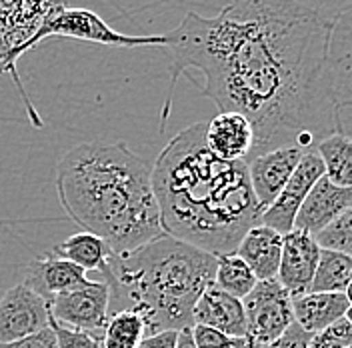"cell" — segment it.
Returning <instances> with one entry per match:
<instances>
[{"label": "cell", "mask_w": 352, "mask_h": 348, "mask_svg": "<svg viewBox=\"0 0 352 348\" xmlns=\"http://www.w3.org/2000/svg\"><path fill=\"white\" fill-rule=\"evenodd\" d=\"M330 24L292 0H234L217 17L186 12L166 32L170 87L164 131L180 72L197 68L202 94L220 112H241L254 129L252 156L298 146L305 153L336 131L327 70ZM244 160V162H246Z\"/></svg>", "instance_id": "cell-1"}, {"label": "cell", "mask_w": 352, "mask_h": 348, "mask_svg": "<svg viewBox=\"0 0 352 348\" xmlns=\"http://www.w3.org/2000/svg\"><path fill=\"white\" fill-rule=\"evenodd\" d=\"M206 122L180 131L153 164L162 230L214 257L234 252L261 224L244 160H222L206 144Z\"/></svg>", "instance_id": "cell-2"}, {"label": "cell", "mask_w": 352, "mask_h": 348, "mask_svg": "<svg viewBox=\"0 0 352 348\" xmlns=\"http://www.w3.org/2000/svg\"><path fill=\"white\" fill-rule=\"evenodd\" d=\"M65 213L85 232L126 254L164 235L153 186V164L124 142H87L63 156L54 171Z\"/></svg>", "instance_id": "cell-3"}, {"label": "cell", "mask_w": 352, "mask_h": 348, "mask_svg": "<svg viewBox=\"0 0 352 348\" xmlns=\"http://www.w3.org/2000/svg\"><path fill=\"white\" fill-rule=\"evenodd\" d=\"M217 257L162 235L126 254H110L102 281L109 284L110 314L132 310L148 334L192 328L200 294L214 284Z\"/></svg>", "instance_id": "cell-4"}, {"label": "cell", "mask_w": 352, "mask_h": 348, "mask_svg": "<svg viewBox=\"0 0 352 348\" xmlns=\"http://www.w3.org/2000/svg\"><path fill=\"white\" fill-rule=\"evenodd\" d=\"M65 6V0H0V74L12 76L34 127H43V122L22 88L16 63L21 58L22 46L30 41V36L43 26L44 21H48Z\"/></svg>", "instance_id": "cell-5"}, {"label": "cell", "mask_w": 352, "mask_h": 348, "mask_svg": "<svg viewBox=\"0 0 352 348\" xmlns=\"http://www.w3.org/2000/svg\"><path fill=\"white\" fill-rule=\"evenodd\" d=\"M60 36V39H72L82 43H96L104 46H118V48H140V46H156L164 48L166 39L164 34H153V36H132L118 32L112 28L104 19H100L94 10L88 8H70L65 6L56 14H52L43 26L30 36V41L21 48V56L36 48L46 39Z\"/></svg>", "instance_id": "cell-6"}, {"label": "cell", "mask_w": 352, "mask_h": 348, "mask_svg": "<svg viewBox=\"0 0 352 348\" xmlns=\"http://www.w3.org/2000/svg\"><path fill=\"white\" fill-rule=\"evenodd\" d=\"M242 306L246 316V336L256 347L274 342L294 323L292 296L276 279L258 281L250 294L242 298Z\"/></svg>", "instance_id": "cell-7"}, {"label": "cell", "mask_w": 352, "mask_h": 348, "mask_svg": "<svg viewBox=\"0 0 352 348\" xmlns=\"http://www.w3.org/2000/svg\"><path fill=\"white\" fill-rule=\"evenodd\" d=\"M48 306L50 316L58 325L100 334L110 314L109 284L104 281H88L85 286L54 294Z\"/></svg>", "instance_id": "cell-8"}, {"label": "cell", "mask_w": 352, "mask_h": 348, "mask_svg": "<svg viewBox=\"0 0 352 348\" xmlns=\"http://www.w3.org/2000/svg\"><path fill=\"white\" fill-rule=\"evenodd\" d=\"M50 327V306L28 283L8 288L0 298V345L21 340Z\"/></svg>", "instance_id": "cell-9"}, {"label": "cell", "mask_w": 352, "mask_h": 348, "mask_svg": "<svg viewBox=\"0 0 352 348\" xmlns=\"http://www.w3.org/2000/svg\"><path fill=\"white\" fill-rule=\"evenodd\" d=\"M324 176V164L316 151H308L294 168L292 176L288 178L286 186L276 196V200L263 210L261 215V224L276 230L278 235H288L294 228L296 215L305 202L312 186Z\"/></svg>", "instance_id": "cell-10"}, {"label": "cell", "mask_w": 352, "mask_h": 348, "mask_svg": "<svg viewBox=\"0 0 352 348\" xmlns=\"http://www.w3.org/2000/svg\"><path fill=\"white\" fill-rule=\"evenodd\" d=\"M318 259H320V246L312 235L292 228L288 235L283 237V257H280L276 281L292 298L310 292Z\"/></svg>", "instance_id": "cell-11"}, {"label": "cell", "mask_w": 352, "mask_h": 348, "mask_svg": "<svg viewBox=\"0 0 352 348\" xmlns=\"http://www.w3.org/2000/svg\"><path fill=\"white\" fill-rule=\"evenodd\" d=\"M302 156H305L302 149L288 146V149H276L270 153L258 154L246 160L252 193L256 196L261 215L280 195V191L286 186L288 178L292 176Z\"/></svg>", "instance_id": "cell-12"}, {"label": "cell", "mask_w": 352, "mask_h": 348, "mask_svg": "<svg viewBox=\"0 0 352 348\" xmlns=\"http://www.w3.org/2000/svg\"><path fill=\"white\" fill-rule=\"evenodd\" d=\"M327 70L336 107L352 105V4L330 24Z\"/></svg>", "instance_id": "cell-13"}, {"label": "cell", "mask_w": 352, "mask_h": 348, "mask_svg": "<svg viewBox=\"0 0 352 348\" xmlns=\"http://www.w3.org/2000/svg\"><path fill=\"white\" fill-rule=\"evenodd\" d=\"M351 206L352 186H336L322 176L305 198L294 220V228L316 237Z\"/></svg>", "instance_id": "cell-14"}, {"label": "cell", "mask_w": 352, "mask_h": 348, "mask_svg": "<svg viewBox=\"0 0 352 348\" xmlns=\"http://www.w3.org/2000/svg\"><path fill=\"white\" fill-rule=\"evenodd\" d=\"M192 323L220 330L226 336H246V316L241 298L210 284L192 310Z\"/></svg>", "instance_id": "cell-15"}, {"label": "cell", "mask_w": 352, "mask_h": 348, "mask_svg": "<svg viewBox=\"0 0 352 348\" xmlns=\"http://www.w3.org/2000/svg\"><path fill=\"white\" fill-rule=\"evenodd\" d=\"M206 144L222 160H246L254 146V129L241 112H219L206 122Z\"/></svg>", "instance_id": "cell-16"}, {"label": "cell", "mask_w": 352, "mask_h": 348, "mask_svg": "<svg viewBox=\"0 0 352 348\" xmlns=\"http://www.w3.org/2000/svg\"><path fill=\"white\" fill-rule=\"evenodd\" d=\"M88 281L90 279H87V272L80 266L60 259L52 250L30 262L24 279V283H28L36 292H41L46 301H50L54 294L85 286Z\"/></svg>", "instance_id": "cell-17"}, {"label": "cell", "mask_w": 352, "mask_h": 348, "mask_svg": "<svg viewBox=\"0 0 352 348\" xmlns=\"http://www.w3.org/2000/svg\"><path fill=\"white\" fill-rule=\"evenodd\" d=\"M234 252L248 264L256 281H272L280 266L283 235L264 224H256L242 237Z\"/></svg>", "instance_id": "cell-18"}, {"label": "cell", "mask_w": 352, "mask_h": 348, "mask_svg": "<svg viewBox=\"0 0 352 348\" xmlns=\"http://www.w3.org/2000/svg\"><path fill=\"white\" fill-rule=\"evenodd\" d=\"M349 298L342 292H307L292 298L294 323L308 334H318L346 316Z\"/></svg>", "instance_id": "cell-19"}, {"label": "cell", "mask_w": 352, "mask_h": 348, "mask_svg": "<svg viewBox=\"0 0 352 348\" xmlns=\"http://www.w3.org/2000/svg\"><path fill=\"white\" fill-rule=\"evenodd\" d=\"M54 254H58L60 259H66L72 264L80 266L85 272L87 270H98L102 272L107 262L110 259V248L102 239H98L92 232H76L72 237L63 240L60 244H56L52 248Z\"/></svg>", "instance_id": "cell-20"}, {"label": "cell", "mask_w": 352, "mask_h": 348, "mask_svg": "<svg viewBox=\"0 0 352 348\" xmlns=\"http://www.w3.org/2000/svg\"><path fill=\"white\" fill-rule=\"evenodd\" d=\"M316 154L324 164V176L336 186H352V140L332 132L316 144Z\"/></svg>", "instance_id": "cell-21"}, {"label": "cell", "mask_w": 352, "mask_h": 348, "mask_svg": "<svg viewBox=\"0 0 352 348\" xmlns=\"http://www.w3.org/2000/svg\"><path fill=\"white\" fill-rule=\"evenodd\" d=\"M148 336L140 314L132 310H118L109 314V320L98 334L100 348H138Z\"/></svg>", "instance_id": "cell-22"}, {"label": "cell", "mask_w": 352, "mask_h": 348, "mask_svg": "<svg viewBox=\"0 0 352 348\" xmlns=\"http://www.w3.org/2000/svg\"><path fill=\"white\" fill-rule=\"evenodd\" d=\"M352 281V257L320 248V259L310 284V292H346Z\"/></svg>", "instance_id": "cell-23"}, {"label": "cell", "mask_w": 352, "mask_h": 348, "mask_svg": "<svg viewBox=\"0 0 352 348\" xmlns=\"http://www.w3.org/2000/svg\"><path fill=\"white\" fill-rule=\"evenodd\" d=\"M256 276L252 274V270L248 268V264L242 261L236 252H228V254H219L217 257V272H214V286H219L220 290L244 298L246 294H250V290L256 286Z\"/></svg>", "instance_id": "cell-24"}, {"label": "cell", "mask_w": 352, "mask_h": 348, "mask_svg": "<svg viewBox=\"0 0 352 348\" xmlns=\"http://www.w3.org/2000/svg\"><path fill=\"white\" fill-rule=\"evenodd\" d=\"M316 242L320 248L338 250L352 257V206L346 208L332 224H329L322 232H318Z\"/></svg>", "instance_id": "cell-25"}, {"label": "cell", "mask_w": 352, "mask_h": 348, "mask_svg": "<svg viewBox=\"0 0 352 348\" xmlns=\"http://www.w3.org/2000/svg\"><path fill=\"white\" fill-rule=\"evenodd\" d=\"M310 348H352V325L340 318L327 330L312 334Z\"/></svg>", "instance_id": "cell-26"}, {"label": "cell", "mask_w": 352, "mask_h": 348, "mask_svg": "<svg viewBox=\"0 0 352 348\" xmlns=\"http://www.w3.org/2000/svg\"><path fill=\"white\" fill-rule=\"evenodd\" d=\"M50 328L56 334V348H100L98 334L58 325L52 316H50Z\"/></svg>", "instance_id": "cell-27"}, {"label": "cell", "mask_w": 352, "mask_h": 348, "mask_svg": "<svg viewBox=\"0 0 352 348\" xmlns=\"http://www.w3.org/2000/svg\"><path fill=\"white\" fill-rule=\"evenodd\" d=\"M296 6H300L302 10H307L310 14H314L316 19H320L327 24H332V21L346 8L351 6L352 0H292Z\"/></svg>", "instance_id": "cell-28"}, {"label": "cell", "mask_w": 352, "mask_h": 348, "mask_svg": "<svg viewBox=\"0 0 352 348\" xmlns=\"http://www.w3.org/2000/svg\"><path fill=\"white\" fill-rule=\"evenodd\" d=\"M310 340H312V334H308L307 330H302L296 323H292L283 336H278L270 345L258 348H310Z\"/></svg>", "instance_id": "cell-29"}, {"label": "cell", "mask_w": 352, "mask_h": 348, "mask_svg": "<svg viewBox=\"0 0 352 348\" xmlns=\"http://www.w3.org/2000/svg\"><path fill=\"white\" fill-rule=\"evenodd\" d=\"M190 332H192V338H195L197 348H226V345L232 338V336L222 334L217 328L202 327V325H195V327L190 328Z\"/></svg>", "instance_id": "cell-30"}, {"label": "cell", "mask_w": 352, "mask_h": 348, "mask_svg": "<svg viewBox=\"0 0 352 348\" xmlns=\"http://www.w3.org/2000/svg\"><path fill=\"white\" fill-rule=\"evenodd\" d=\"M0 348H56V334L52 328L48 327L34 332V334H28L21 340L0 345Z\"/></svg>", "instance_id": "cell-31"}, {"label": "cell", "mask_w": 352, "mask_h": 348, "mask_svg": "<svg viewBox=\"0 0 352 348\" xmlns=\"http://www.w3.org/2000/svg\"><path fill=\"white\" fill-rule=\"evenodd\" d=\"M178 330H162L156 334H148L138 348H176Z\"/></svg>", "instance_id": "cell-32"}, {"label": "cell", "mask_w": 352, "mask_h": 348, "mask_svg": "<svg viewBox=\"0 0 352 348\" xmlns=\"http://www.w3.org/2000/svg\"><path fill=\"white\" fill-rule=\"evenodd\" d=\"M334 127H336V132L349 136L352 140V105L336 107V112H334Z\"/></svg>", "instance_id": "cell-33"}, {"label": "cell", "mask_w": 352, "mask_h": 348, "mask_svg": "<svg viewBox=\"0 0 352 348\" xmlns=\"http://www.w3.org/2000/svg\"><path fill=\"white\" fill-rule=\"evenodd\" d=\"M176 348H197V345H195V338H192V332H190V328L178 330Z\"/></svg>", "instance_id": "cell-34"}, {"label": "cell", "mask_w": 352, "mask_h": 348, "mask_svg": "<svg viewBox=\"0 0 352 348\" xmlns=\"http://www.w3.org/2000/svg\"><path fill=\"white\" fill-rule=\"evenodd\" d=\"M226 348H258L248 336H239V338H230V342Z\"/></svg>", "instance_id": "cell-35"}, {"label": "cell", "mask_w": 352, "mask_h": 348, "mask_svg": "<svg viewBox=\"0 0 352 348\" xmlns=\"http://www.w3.org/2000/svg\"><path fill=\"white\" fill-rule=\"evenodd\" d=\"M344 294H346L349 303H351V305H352V281H351V284H349V288H346V292H344Z\"/></svg>", "instance_id": "cell-36"}, {"label": "cell", "mask_w": 352, "mask_h": 348, "mask_svg": "<svg viewBox=\"0 0 352 348\" xmlns=\"http://www.w3.org/2000/svg\"><path fill=\"white\" fill-rule=\"evenodd\" d=\"M344 318H346V320L352 325V305L349 306V310H346V316H344Z\"/></svg>", "instance_id": "cell-37"}]
</instances>
